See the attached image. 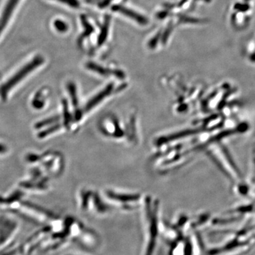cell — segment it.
<instances>
[{"mask_svg":"<svg viewBox=\"0 0 255 255\" xmlns=\"http://www.w3.org/2000/svg\"><path fill=\"white\" fill-rule=\"evenodd\" d=\"M66 5H68L70 7L78 8L80 6V2L78 0H55Z\"/></svg>","mask_w":255,"mask_h":255,"instance_id":"obj_9","label":"cell"},{"mask_svg":"<svg viewBox=\"0 0 255 255\" xmlns=\"http://www.w3.org/2000/svg\"><path fill=\"white\" fill-rule=\"evenodd\" d=\"M54 27L57 31L60 32V33H64L68 30V25L66 22L61 19H57L54 21Z\"/></svg>","mask_w":255,"mask_h":255,"instance_id":"obj_7","label":"cell"},{"mask_svg":"<svg viewBox=\"0 0 255 255\" xmlns=\"http://www.w3.org/2000/svg\"><path fill=\"white\" fill-rule=\"evenodd\" d=\"M110 196L117 200L123 201H135L137 199V196L135 195H118V194H110Z\"/></svg>","mask_w":255,"mask_h":255,"instance_id":"obj_8","label":"cell"},{"mask_svg":"<svg viewBox=\"0 0 255 255\" xmlns=\"http://www.w3.org/2000/svg\"><path fill=\"white\" fill-rule=\"evenodd\" d=\"M206 154L214 160L216 165L233 182L241 181V174L231 155L219 140L210 142L206 146Z\"/></svg>","mask_w":255,"mask_h":255,"instance_id":"obj_1","label":"cell"},{"mask_svg":"<svg viewBox=\"0 0 255 255\" xmlns=\"http://www.w3.org/2000/svg\"><path fill=\"white\" fill-rule=\"evenodd\" d=\"M236 92V89L229 84L218 87L202 102V110L205 113L221 110L227 104L228 100Z\"/></svg>","mask_w":255,"mask_h":255,"instance_id":"obj_2","label":"cell"},{"mask_svg":"<svg viewBox=\"0 0 255 255\" xmlns=\"http://www.w3.org/2000/svg\"><path fill=\"white\" fill-rule=\"evenodd\" d=\"M21 0H7L0 16V36L7 26Z\"/></svg>","mask_w":255,"mask_h":255,"instance_id":"obj_4","label":"cell"},{"mask_svg":"<svg viewBox=\"0 0 255 255\" xmlns=\"http://www.w3.org/2000/svg\"><path fill=\"white\" fill-rule=\"evenodd\" d=\"M112 88H113V86H112V85H109V86L106 87L103 91L100 92V93L98 94V95L96 96L95 97L92 98V100L87 104V105L85 106V112H89V111L92 110V109L94 107H95L97 104L100 103L101 101L103 100L107 95H110L111 92L112 91Z\"/></svg>","mask_w":255,"mask_h":255,"instance_id":"obj_6","label":"cell"},{"mask_svg":"<svg viewBox=\"0 0 255 255\" xmlns=\"http://www.w3.org/2000/svg\"><path fill=\"white\" fill-rule=\"evenodd\" d=\"M253 161H254V167H255L254 182L255 183V148L254 149V152H253Z\"/></svg>","mask_w":255,"mask_h":255,"instance_id":"obj_10","label":"cell"},{"mask_svg":"<svg viewBox=\"0 0 255 255\" xmlns=\"http://www.w3.org/2000/svg\"><path fill=\"white\" fill-rule=\"evenodd\" d=\"M113 10L117 11V12L121 13L124 16H127V17L130 18V19L133 20V21H136L137 23L142 25V26L147 24V23H148V20L145 18V16H142V15L133 11V10L129 9V8L125 7L122 5H116L114 6Z\"/></svg>","mask_w":255,"mask_h":255,"instance_id":"obj_5","label":"cell"},{"mask_svg":"<svg viewBox=\"0 0 255 255\" xmlns=\"http://www.w3.org/2000/svg\"><path fill=\"white\" fill-rule=\"evenodd\" d=\"M44 62L43 57L41 55L35 57L31 61L28 62L22 68L19 69L16 73L9 79L7 82H5L2 87L0 88V94L2 97L7 95L11 89L14 88L17 84L19 83L23 79L26 78L27 75L32 73L33 70L41 65Z\"/></svg>","mask_w":255,"mask_h":255,"instance_id":"obj_3","label":"cell"}]
</instances>
